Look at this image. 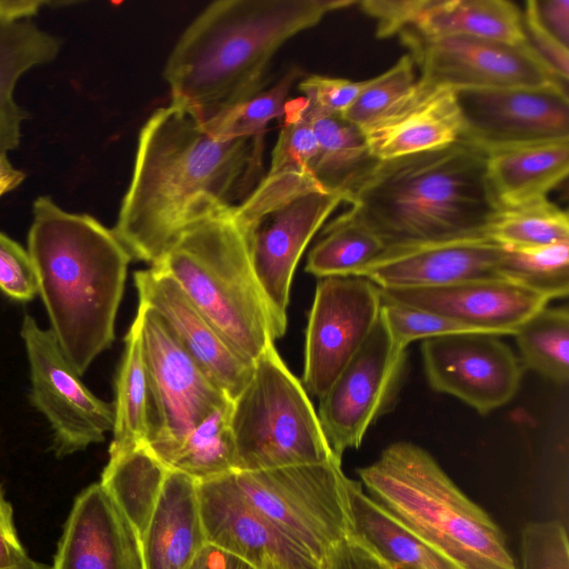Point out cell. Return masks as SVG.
I'll use <instances>...</instances> for the list:
<instances>
[{"label": "cell", "mask_w": 569, "mask_h": 569, "mask_svg": "<svg viewBox=\"0 0 569 569\" xmlns=\"http://www.w3.org/2000/svg\"><path fill=\"white\" fill-rule=\"evenodd\" d=\"M328 569H395L355 535L342 540L332 551Z\"/></svg>", "instance_id": "cell-45"}, {"label": "cell", "mask_w": 569, "mask_h": 569, "mask_svg": "<svg viewBox=\"0 0 569 569\" xmlns=\"http://www.w3.org/2000/svg\"><path fill=\"white\" fill-rule=\"evenodd\" d=\"M198 497L208 543L254 569H326L244 498L231 473L198 482Z\"/></svg>", "instance_id": "cell-17"}, {"label": "cell", "mask_w": 569, "mask_h": 569, "mask_svg": "<svg viewBox=\"0 0 569 569\" xmlns=\"http://www.w3.org/2000/svg\"><path fill=\"white\" fill-rule=\"evenodd\" d=\"M231 477L244 498L328 569L333 549L353 535L349 480L341 460Z\"/></svg>", "instance_id": "cell-8"}, {"label": "cell", "mask_w": 569, "mask_h": 569, "mask_svg": "<svg viewBox=\"0 0 569 569\" xmlns=\"http://www.w3.org/2000/svg\"><path fill=\"white\" fill-rule=\"evenodd\" d=\"M395 567V566H393ZM395 569H410V568H406V567H395Z\"/></svg>", "instance_id": "cell-51"}, {"label": "cell", "mask_w": 569, "mask_h": 569, "mask_svg": "<svg viewBox=\"0 0 569 569\" xmlns=\"http://www.w3.org/2000/svg\"><path fill=\"white\" fill-rule=\"evenodd\" d=\"M381 299L436 312L496 336L513 335L549 299L495 276L440 287L380 289Z\"/></svg>", "instance_id": "cell-19"}, {"label": "cell", "mask_w": 569, "mask_h": 569, "mask_svg": "<svg viewBox=\"0 0 569 569\" xmlns=\"http://www.w3.org/2000/svg\"><path fill=\"white\" fill-rule=\"evenodd\" d=\"M568 88L519 87L456 90L460 140L485 152L569 140Z\"/></svg>", "instance_id": "cell-15"}, {"label": "cell", "mask_w": 569, "mask_h": 569, "mask_svg": "<svg viewBox=\"0 0 569 569\" xmlns=\"http://www.w3.org/2000/svg\"><path fill=\"white\" fill-rule=\"evenodd\" d=\"M357 472L376 503L465 569H516L499 526L423 448L393 442Z\"/></svg>", "instance_id": "cell-5"}, {"label": "cell", "mask_w": 569, "mask_h": 569, "mask_svg": "<svg viewBox=\"0 0 569 569\" xmlns=\"http://www.w3.org/2000/svg\"><path fill=\"white\" fill-rule=\"evenodd\" d=\"M361 131L378 161L450 146L462 131L456 90L418 79L405 101Z\"/></svg>", "instance_id": "cell-22"}, {"label": "cell", "mask_w": 569, "mask_h": 569, "mask_svg": "<svg viewBox=\"0 0 569 569\" xmlns=\"http://www.w3.org/2000/svg\"><path fill=\"white\" fill-rule=\"evenodd\" d=\"M301 71L292 68L271 88L237 103L203 122L207 131L219 140L263 139L268 123L282 118L289 93Z\"/></svg>", "instance_id": "cell-37"}, {"label": "cell", "mask_w": 569, "mask_h": 569, "mask_svg": "<svg viewBox=\"0 0 569 569\" xmlns=\"http://www.w3.org/2000/svg\"><path fill=\"white\" fill-rule=\"evenodd\" d=\"M51 569H146L139 533L100 482L76 498Z\"/></svg>", "instance_id": "cell-21"}, {"label": "cell", "mask_w": 569, "mask_h": 569, "mask_svg": "<svg viewBox=\"0 0 569 569\" xmlns=\"http://www.w3.org/2000/svg\"><path fill=\"white\" fill-rule=\"evenodd\" d=\"M355 0H219L186 28L163 77L171 103L203 122L258 92L277 51Z\"/></svg>", "instance_id": "cell-2"}, {"label": "cell", "mask_w": 569, "mask_h": 569, "mask_svg": "<svg viewBox=\"0 0 569 569\" xmlns=\"http://www.w3.org/2000/svg\"><path fill=\"white\" fill-rule=\"evenodd\" d=\"M435 0H362L360 9L377 21L376 36L385 39L413 28Z\"/></svg>", "instance_id": "cell-43"}, {"label": "cell", "mask_w": 569, "mask_h": 569, "mask_svg": "<svg viewBox=\"0 0 569 569\" xmlns=\"http://www.w3.org/2000/svg\"><path fill=\"white\" fill-rule=\"evenodd\" d=\"M231 402L234 471L337 459L308 392L282 361L274 343L253 361L249 380Z\"/></svg>", "instance_id": "cell-7"}, {"label": "cell", "mask_w": 569, "mask_h": 569, "mask_svg": "<svg viewBox=\"0 0 569 569\" xmlns=\"http://www.w3.org/2000/svg\"><path fill=\"white\" fill-rule=\"evenodd\" d=\"M353 535L395 567L410 569H465L403 527L365 491L359 480H349Z\"/></svg>", "instance_id": "cell-27"}, {"label": "cell", "mask_w": 569, "mask_h": 569, "mask_svg": "<svg viewBox=\"0 0 569 569\" xmlns=\"http://www.w3.org/2000/svg\"><path fill=\"white\" fill-rule=\"evenodd\" d=\"M318 140V152L310 166L316 182L328 192L347 197L379 162L369 151L362 131L340 116L311 120Z\"/></svg>", "instance_id": "cell-29"}, {"label": "cell", "mask_w": 569, "mask_h": 569, "mask_svg": "<svg viewBox=\"0 0 569 569\" xmlns=\"http://www.w3.org/2000/svg\"><path fill=\"white\" fill-rule=\"evenodd\" d=\"M502 247L486 234L389 246L356 276L380 289H418L497 276Z\"/></svg>", "instance_id": "cell-18"}, {"label": "cell", "mask_w": 569, "mask_h": 569, "mask_svg": "<svg viewBox=\"0 0 569 569\" xmlns=\"http://www.w3.org/2000/svg\"><path fill=\"white\" fill-rule=\"evenodd\" d=\"M407 365V349L381 315L373 331L319 399L318 418L333 456L359 448L369 428L391 410Z\"/></svg>", "instance_id": "cell-10"}, {"label": "cell", "mask_w": 569, "mask_h": 569, "mask_svg": "<svg viewBox=\"0 0 569 569\" xmlns=\"http://www.w3.org/2000/svg\"><path fill=\"white\" fill-rule=\"evenodd\" d=\"M113 438L109 456L144 447L149 433V387L140 325L134 317L124 337V350L114 382Z\"/></svg>", "instance_id": "cell-30"}, {"label": "cell", "mask_w": 569, "mask_h": 569, "mask_svg": "<svg viewBox=\"0 0 569 569\" xmlns=\"http://www.w3.org/2000/svg\"><path fill=\"white\" fill-rule=\"evenodd\" d=\"M26 174L14 168L6 153H0V198L16 189L24 180Z\"/></svg>", "instance_id": "cell-49"}, {"label": "cell", "mask_w": 569, "mask_h": 569, "mask_svg": "<svg viewBox=\"0 0 569 569\" xmlns=\"http://www.w3.org/2000/svg\"><path fill=\"white\" fill-rule=\"evenodd\" d=\"M146 569H188L208 543L198 482L169 470L141 539Z\"/></svg>", "instance_id": "cell-24"}, {"label": "cell", "mask_w": 569, "mask_h": 569, "mask_svg": "<svg viewBox=\"0 0 569 569\" xmlns=\"http://www.w3.org/2000/svg\"><path fill=\"white\" fill-rule=\"evenodd\" d=\"M342 202H347L342 193L310 190L251 217L234 218L269 307L277 339L287 329V309L296 267L313 236Z\"/></svg>", "instance_id": "cell-11"}, {"label": "cell", "mask_w": 569, "mask_h": 569, "mask_svg": "<svg viewBox=\"0 0 569 569\" xmlns=\"http://www.w3.org/2000/svg\"><path fill=\"white\" fill-rule=\"evenodd\" d=\"M42 0H0V153L17 149L29 113L14 99L19 79L30 69L53 61L62 40L34 21Z\"/></svg>", "instance_id": "cell-23"}, {"label": "cell", "mask_w": 569, "mask_h": 569, "mask_svg": "<svg viewBox=\"0 0 569 569\" xmlns=\"http://www.w3.org/2000/svg\"><path fill=\"white\" fill-rule=\"evenodd\" d=\"M486 236L501 247L513 248L569 241L568 213L548 198L500 207Z\"/></svg>", "instance_id": "cell-36"}, {"label": "cell", "mask_w": 569, "mask_h": 569, "mask_svg": "<svg viewBox=\"0 0 569 569\" xmlns=\"http://www.w3.org/2000/svg\"><path fill=\"white\" fill-rule=\"evenodd\" d=\"M486 160L459 140L379 161L348 203L386 247L486 234L500 209Z\"/></svg>", "instance_id": "cell-4"}, {"label": "cell", "mask_w": 569, "mask_h": 569, "mask_svg": "<svg viewBox=\"0 0 569 569\" xmlns=\"http://www.w3.org/2000/svg\"><path fill=\"white\" fill-rule=\"evenodd\" d=\"M486 153L487 178L502 208L548 198L569 171V140L515 146Z\"/></svg>", "instance_id": "cell-25"}, {"label": "cell", "mask_w": 569, "mask_h": 569, "mask_svg": "<svg viewBox=\"0 0 569 569\" xmlns=\"http://www.w3.org/2000/svg\"><path fill=\"white\" fill-rule=\"evenodd\" d=\"M523 368L558 385L569 379V311L548 306L526 320L513 333Z\"/></svg>", "instance_id": "cell-34"}, {"label": "cell", "mask_w": 569, "mask_h": 569, "mask_svg": "<svg viewBox=\"0 0 569 569\" xmlns=\"http://www.w3.org/2000/svg\"><path fill=\"white\" fill-rule=\"evenodd\" d=\"M416 83L415 62L408 53L383 73L368 79L357 99L340 117L362 130L405 101Z\"/></svg>", "instance_id": "cell-38"}, {"label": "cell", "mask_w": 569, "mask_h": 569, "mask_svg": "<svg viewBox=\"0 0 569 569\" xmlns=\"http://www.w3.org/2000/svg\"><path fill=\"white\" fill-rule=\"evenodd\" d=\"M541 26L559 42L569 43V0H532Z\"/></svg>", "instance_id": "cell-47"}, {"label": "cell", "mask_w": 569, "mask_h": 569, "mask_svg": "<svg viewBox=\"0 0 569 569\" xmlns=\"http://www.w3.org/2000/svg\"><path fill=\"white\" fill-rule=\"evenodd\" d=\"M7 569H51V568H49L48 566H46L43 563L37 562L32 559H29L28 561H26L21 565H18V566H14L11 568H7Z\"/></svg>", "instance_id": "cell-50"}, {"label": "cell", "mask_w": 569, "mask_h": 569, "mask_svg": "<svg viewBox=\"0 0 569 569\" xmlns=\"http://www.w3.org/2000/svg\"><path fill=\"white\" fill-rule=\"evenodd\" d=\"M411 29L427 38L467 37L508 44L527 42L522 12L507 0H435Z\"/></svg>", "instance_id": "cell-28"}, {"label": "cell", "mask_w": 569, "mask_h": 569, "mask_svg": "<svg viewBox=\"0 0 569 569\" xmlns=\"http://www.w3.org/2000/svg\"><path fill=\"white\" fill-rule=\"evenodd\" d=\"M231 401L216 408L179 442L164 466L197 482L234 472V442L230 428Z\"/></svg>", "instance_id": "cell-33"}, {"label": "cell", "mask_w": 569, "mask_h": 569, "mask_svg": "<svg viewBox=\"0 0 569 569\" xmlns=\"http://www.w3.org/2000/svg\"><path fill=\"white\" fill-rule=\"evenodd\" d=\"M0 290L17 301H29L39 293L37 271L28 250L1 231Z\"/></svg>", "instance_id": "cell-42"}, {"label": "cell", "mask_w": 569, "mask_h": 569, "mask_svg": "<svg viewBox=\"0 0 569 569\" xmlns=\"http://www.w3.org/2000/svg\"><path fill=\"white\" fill-rule=\"evenodd\" d=\"M261 157V140H219L192 111L157 109L140 130L114 234L131 259L156 263L188 228L252 191Z\"/></svg>", "instance_id": "cell-1"}, {"label": "cell", "mask_w": 569, "mask_h": 569, "mask_svg": "<svg viewBox=\"0 0 569 569\" xmlns=\"http://www.w3.org/2000/svg\"><path fill=\"white\" fill-rule=\"evenodd\" d=\"M188 569H254L238 557L207 543Z\"/></svg>", "instance_id": "cell-48"}, {"label": "cell", "mask_w": 569, "mask_h": 569, "mask_svg": "<svg viewBox=\"0 0 569 569\" xmlns=\"http://www.w3.org/2000/svg\"><path fill=\"white\" fill-rule=\"evenodd\" d=\"M305 106L303 97L287 102L271 166L246 198L249 206L264 208L301 192L323 190L310 173L318 140Z\"/></svg>", "instance_id": "cell-26"}, {"label": "cell", "mask_w": 569, "mask_h": 569, "mask_svg": "<svg viewBox=\"0 0 569 569\" xmlns=\"http://www.w3.org/2000/svg\"><path fill=\"white\" fill-rule=\"evenodd\" d=\"M32 213L28 252L50 331L82 375L114 340L131 257L112 229L63 210L48 196L36 199Z\"/></svg>", "instance_id": "cell-3"}, {"label": "cell", "mask_w": 569, "mask_h": 569, "mask_svg": "<svg viewBox=\"0 0 569 569\" xmlns=\"http://www.w3.org/2000/svg\"><path fill=\"white\" fill-rule=\"evenodd\" d=\"M169 274L247 362L274 343L272 317L233 207L183 231L153 264Z\"/></svg>", "instance_id": "cell-6"}, {"label": "cell", "mask_w": 569, "mask_h": 569, "mask_svg": "<svg viewBox=\"0 0 569 569\" xmlns=\"http://www.w3.org/2000/svg\"><path fill=\"white\" fill-rule=\"evenodd\" d=\"M380 288L359 276L319 278L309 312L302 385L319 399L365 345L381 315Z\"/></svg>", "instance_id": "cell-12"}, {"label": "cell", "mask_w": 569, "mask_h": 569, "mask_svg": "<svg viewBox=\"0 0 569 569\" xmlns=\"http://www.w3.org/2000/svg\"><path fill=\"white\" fill-rule=\"evenodd\" d=\"M136 317L149 387V433L144 447L164 465L197 423L231 400L151 308L139 302Z\"/></svg>", "instance_id": "cell-9"}, {"label": "cell", "mask_w": 569, "mask_h": 569, "mask_svg": "<svg viewBox=\"0 0 569 569\" xmlns=\"http://www.w3.org/2000/svg\"><path fill=\"white\" fill-rule=\"evenodd\" d=\"M421 353L431 388L481 415L509 403L520 388L525 368L499 336L462 332L425 339Z\"/></svg>", "instance_id": "cell-16"}, {"label": "cell", "mask_w": 569, "mask_h": 569, "mask_svg": "<svg viewBox=\"0 0 569 569\" xmlns=\"http://www.w3.org/2000/svg\"><path fill=\"white\" fill-rule=\"evenodd\" d=\"M29 559L14 527L12 507L0 489V569L21 565Z\"/></svg>", "instance_id": "cell-46"}, {"label": "cell", "mask_w": 569, "mask_h": 569, "mask_svg": "<svg viewBox=\"0 0 569 569\" xmlns=\"http://www.w3.org/2000/svg\"><path fill=\"white\" fill-rule=\"evenodd\" d=\"M386 248L352 207L323 228L309 251L306 271L318 278L356 276Z\"/></svg>", "instance_id": "cell-32"}, {"label": "cell", "mask_w": 569, "mask_h": 569, "mask_svg": "<svg viewBox=\"0 0 569 569\" xmlns=\"http://www.w3.org/2000/svg\"><path fill=\"white\" fill-rule=\"evenodd\" d=\"M21 337L30 366V399L51 426L57 455L64 457L103 441L113 427V406L86 387L50 329L39 327L29 315Z\"/></svg>", "instance_id": "cell-13"}, {"label": "cell", "mask_w": 569, "mask_h": 569, "mask_svg": "<svg viewBox=\"0 0 569 569\" xmlns=\"http://www.w3.org/2000/svg\"><path fill=\"white\" fill-rule=\"evenodd\" d=\"M419 80L432 86L461 89L550 87L562 82L530 46L467 38H427L408 28L400 32Z\"/></svg>", "instance_id": "cell-14"}, {"label": "cell", "mask_w": 569, "mask_h": 569, "mask_svg": "<svg viewBox=\"0 0 569 569\" xmlns=\"http://www.w3.org/2000/svg\"><path fill=\"white\" fill-rule=\"evenodd\" d=\"M381 317L392 339L406 349L411 342L419 339L462 332L488 333L436 312L393 302L382 301Z\"/></svg>", "instance_id": "cell-39"}, {"label": "cell", "mask_w": 569, "mask_h": 569, "mask_svg": "<svg viewBox=\"0 0 569 569\" xmlns=\"http://www.w3.org/2000/svg\"><path fill=\"white\" fill-rule=\"evenodd\" d=\"M522 28L527 43L547 67L565 83L569 78V50L539 22L532 0L526 2Z\"/></svg>", "instance_id": "cell-44"}, {"label": "cell", "mask_w": 569, "mask_h": 569, "mask_svg": "<svg viewBox=\"0 0 569 569\" xmlns=\"http://www.w3.org/2000/svg\"><path fill=\"white\" fill-rule=\"evenodd\" d=\"M497 276L549 300L569 292V241L535 247H502Z\"/></svg>", "instance_id": "cell-35"}, {"label": "cell", "mask_w": 569, "mask_h": 569, "mask_svg": "<svg viewBox=\"0 0 569 569\" xmlns=\"http://www.w3.org/2000/svg\"><path fill=\"white\" fill-rule=\"evenodd\" d=\"M521 569H569L567 530L558 520L528 523L521 535Z\"/></svg>", "instance_id": "cell-40"}, {"label": "cell", "mask_w": 569, "mask_h": 569, "mask_svg": "<svg viewBox=\"0 0 569 569\" xmlns=\"http://www.w3.org/2000/svg\"><path fill=\"white\" fill-rule=\"evenodd\" d=\"M139 302L151 308L209 378L233 400L250 378L243 360L194 307L179 284L150 266L133 274Z\"/></svg>", "instance_id": "cell-20"}, {"label": "cell", "mask_w": 569, "mask_h": 569, "mask_svg": "<svg viewBox=\"0 0 569 569\" xmlns=\"http://www.w3.org/2000/svg\"><path fill=\"white\" fill-rule=\"evenodd\" d=\"M367 80L352 81L327 76H309L299 83L306 101L305 113L313 120L341 116L357 99Z\"/></svg>", "instance_id": "cell-41"}, {"label": "cell", "mask_w": 569, "mask_h": 569, "mask_svg": "<svg viewBox=\"0 0 569 569\" xmlns=\"http://www.w3.org/2000/svg\"><path fill=\"white\" fill-rule=\"evenodd\" d=\"M168 469L146 447L109 456L100 483L142 539Z\"/></svg>", "instance_id": "cell-31"}]
</instances>
